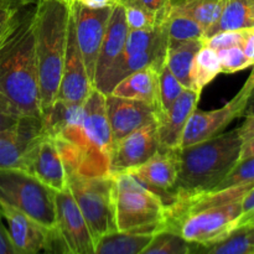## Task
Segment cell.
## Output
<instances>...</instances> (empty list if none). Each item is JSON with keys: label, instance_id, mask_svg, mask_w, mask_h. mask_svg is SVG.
I'll list each match as a JSON object with an SVG mask.
<instances>
[{"label": "cell", "instance_id": "18", "mask_svg": "<svg viewBox=\"0 0 254 254\" xmlns=\"http://www.w3.org/2000/svg\"><path fill=\"white\" fill-rule=\"evenodd\" d=\"M201 93L185 88L165 114L156 123L159 151H176L181 149L186 126L200 102Z\"/></svg>", "mask_w": 254, "mask_h": 254}, {"label": "cell", "instance_id": "38", "mask_svg": "<svg viewBox=\"0 0 254 254\" xmlns=\"http://www.w3.org/2000/svg\"><path fill=\"white\" fill-rule=\"evenodd\" d=\"M241 203H242V216L238 226L254 225V186L246 193Z\"/></svg>", "mask_w": 254, "mask_h": 254}, {"label": "cell", "instance_id": "10", "mask_svg": "<svg viewBox=\"0 0 254 254\" xmlns=\"http://www.w3.org/2000/svg\"><path fill=\"white\" fill-rule=\"evenodd\" d=\"M66 1L68 2L69 14L73 21L77 42L86 64L87 73L93 84L99 49L106 34L113 6L103 7V9H89L71 0Z\"/></svg>", "mask_w": 254, "mask_h": 254}, {"label": "cell", "instance_id": "34", "mask_svg": "<svg viewBox=\"0 0 254 254\" xmlns=\"http://www.w3.org/2000/svg\"><path fill=\"white\" fill-rule=\"evenodd\" d=\"M245 30H228V31H220L211 35L210 37L203 40V45L215 51H221L231 47H242Z\"/></svg>", "mask_w": 254, "mask_h": 254}, {"label": "cell", "instance_id": "13", "mask_svg": "<svg viewBox=\"0 0 254 254\" xmlns=\"http://www.w3.org/2000/svg\"><path fill=\"white\" fill-rule=\"evenodd\" d=\"M56 227L67 254H93L94 241L68 189L56 192Z\"/></svg>", "mask_w": 254, "mask_h": 254}, {"label": "cell", "instance_id": "24", "mask_svg": "<svg viewBox=\"0 0 254 254\" xmlns=\"http://www.w3.org/2000/svg\"><path fill=\"white\" fill-rule=\"evenodd\" d=\"M169 10L186 15L195 20L205 30H208L217 22L222 10V0H170Z\"/></svg>", "mask_w": 254, "mask_h": 254}, {"label": "cell", "instance_id": "15", "mask_svg": "<svg viewBox=\"0 0 254 254\" xmlns=\"http://www.w3.org/2000/svg\"><path fill=\"white\" fill-rule=\"evenodd\" d=\"M92 88L93 84L87 73L86 64L77 42L73 21L69 14L66 54H64V68H62L61 83L56 99L71 102V103H84Z\"/></svg>", "mask_w": 254, "mask_h": 254}, {"label": "cell", "instance_id": "45", "mask_svg": "<svg viewBox=\"0 0 254 254\" xmlns=\"http://www.w3.org/2000/svg\"><path fill=\"white\" fill-rule=\"evenodd\" d=\"M198 251H200V246H198V247H197V248H196V250H195V251H193V252H192V254H198Z\"/></svg>", "mask_w": 254, "mask_h": 254}, {"label": "cell", "instance_id": "12", "mask_svg": "<svg viewBox=\"0 0 254 254\" xmlns=\"http://www.w3.org/2000/svg\"><path fill=\"white\" fill-rule=\"evenodd\" d=\"M159 151L156 123L138 129L113 143L109 156V174H126L150 160Z\"/></svg>", "mask_w": 254, "mask_h": 254}, {"label": "cell", "instance_id": "17", "mask_svg": "<svg viewBox=\"0 0 254 254\" xmlns=\"http://www.w3.org/2000/svg\"><path fill=\"white\" fill-rule=\"evenodd\" d=\"M22 170L32 174L56 192L67 189V173L54 138L44 133L27 154Z\"/></svg>", "mask_w": 254, "mask_h": 254}, {"label": "cell", "instance_id": "6", "mask_svg": "<svg viewBox=\"0 0 254 254\" xmlns=\"http://www.w3.org/2000/svg\"><path fill=\"white\" fill-rule=\"evenodd\" d=\"M0 201L45 227L56 228V191L22 169H0Z\"/></svg>", "mask_w": 254, "mask_h": 254}, {"label": "cell", "instance_id": "36", "mask_svg": "<svg viewBox=\"0 0 254 254\" xmlns=\"http://www.w3.org/2000/svg\"><path fill=\"white\" fill-rule=\"evenodd\" d=\"M21 9H12V7H0V44L6 37L11 27L16 22Z\"/></svg>", "mask_w": 254, "mask_h": 254}, {"label": "cell", "instance_id": "23", "mask_svg": "<svg viewBox=\"0 0 254 254\" xmlns=\"http://www.w3.org/2000/svg\"><path fill=\"white\" fill-rule=\"evenodd\" d=\"M202 46L203 40H189L168 46L165 64L185 88L191 89V67L196 54Z\"/></svg>", "mask_w": 254, "mask_h": 254}, {"label": "cell", "instance_id": "42", "mask_svg": "<svg viewBox=\"0 0 254 254\" xmlns=\"http://www.w3.org/2000/svg\"><path fill=\"white\" fill-rule=\"evenodd\" d=\"M17 121H19V118H15V117L5 114L4 112L0 111V131L14 128V127L16 126Z\"/></svg>", "mask_w": 254, "mask_h": 254}, {"label": "cell", "instance_id": "33", "mask_svg": "<svg viewBox=\"0 0 254 254\" xmlns=\"http://www.w3.org/2000/svg\"><path fill=\"white\" fill-rule=\"evenodd\" d=\"M221 62L222 73H236L243 71L250 67H253L254 64L246 56L242 47H231L217 51Z\"/></svg>", "mask_w": 254, "mask_h": 254}, {"label": "cell", "instance_id": "44", "mask_svg": "<svg viewBox=\"0 0 254 254\" xmlns=\"http://www.w3.org/2000/svg\"><path fill=\"white\" fill-rule=\"evenodd\" d=\"M245 116H254V89L250 97V101H248L247 111H246Z\"/></svg>", "mask_w": 254, "mask_h": 254}, {"label": "cell", "instance_id": "40", "mask_svg": "<svg viewBox=\"0 0 254 254\" xmlns=\"http://www.w3.org/2000/svg\"><path fill=\"white\" fill-rule=\"evenodd\" d=\"M242 50L246 56L254 64V27L245 30V37L242 42Z\"/></svg>", "mask_w": 254, "mask_h": 254}, {"label": "cell", "instance_id": "20", "mask_svg": "<svg viewBox=\"0 0 254 254\" xmlns=\"http://www.w3.org/2000/svg\"><path fill=\"white\" fill-rule=\"evenodd\" d=\"M109 94L148 102L159 108V69L146 67L133 72L119 81Z\"/></svg>", "mask_w": 254, "mask_h": 254}, {"label": "cell", "instance_id": "3", "mask_svg": "<svg viewBox=\"0 0 254 254\" xmlns=\"http://www.w3.org/2000/svg\"><path fill=\"white\" fill-rule=\"evenodd\" d=\"M32 17L42 117L59 94L68 36V2L37 0Z\"/></svg>", "mask_w": 254, "mask_h": 254}, {"label": "cell", "instance_id": "19", "mask_svg": "<svg viewBox=\"0 0 254 254\" xmlns=\"http://www.w3.org/2000/svg\"><path fill=\"white\" fill-rule=\"evenodd\" d=\"M129 34V27L126 21L124 15V6L117 4L112 7L111 16H109L108 25H107L106 34L99 49L98 59L96 64V72H94V83L99 81L109 69V67L114 64L117 59L121 56L127 42V37Z\"/></svg>", "mask_w": 254, "mask_h": 254}, {"label": "cell", "instance_id": "21", "mask_svg": "<svg viewBox=\"0 0 254 254\" xmlns=\"http://www.w3.org/2000/svg\"><path fill=\"white\" fill-rule=\"evenodd\" d=\"M44 131L55 136L68 129L82 126L83 122V103H71L56 99L45 113H42Z\"/></svg>", "mask_w": 254, "mask_h": 254}, {"label": "cell", "instance_id": "4", "mask_svg": "<svg viewBox=\"0 0 254 254\" xmlns=\"http://www.w3.org/2000/svg\"><path fill=\"white\" fill-rule=\"evenodd\" d=\"M113 205L118 232L155 235L165 226L161 198L128 174L113 175Z\"/></svg>", "mask_w": 254, "mask_h": 254}, {"label": "cell", "instance_id": "32", "mask_svg": "<svg viewBox=\"0 0 254 254\" xmlns=\"http://www.w3.org/2000/svg\"><path fill=\"white\" fill-rule=\"evenodd\" d=\"M126 21L129 30H148L155 27L163 20L165 10L160 14H154L136 5H123Z\"/></svg>", "mask_w": 254, "mask_h": 254}, {"label": "cell", "instance_id": "25", "mask_svg": "<svg viewBox=\"0 0 254 254\" xmlns=\"http://www.w3.org/2000/svg\"><path fill=\"white\" fill-rule=\"evenodd\" d=\"M154 235L113 232L96 243L93 254H139Z\"/></svg>", "mask_w": 254, "mask_h": 254}, {"label": "cell", "instance_id": "7", "mask_svg": "<svg viewBox=\"0 0 254 254\" xmlns=\"http://www.w3.org/2000/svg\"><path fill=\"white\" fill-rule=\"evenodd\" d=\"M67 189L86 220L94 245L104 236L118 232L114 218L113 175H67Z\"/></svg>", "mask_w": 254, "mask_h": 254}, {"label": "cell", "instance_id": "43", "mask_svg": "<svg viewBox=\"0 0 254 254\" xmlns=\"http://www.w3.org/2000/svg\"><path fill=\"white\" fill-rule=\"evenodd\" d=\"M37 0H0V7H12V9H22L27 5L36 2Z\"/></svg>", "mask_w": 254, "mask_h": 254}, {"label": "cell", "instance_id": "22", "mask_svg": "<svg viewBox=\"0 0 254 254\" xmlns=\"http://www.w3.org/2000/svg\"><path fill=\"white\" fill-rule=\"evenodd\" d=\"M251 27H254V0H222L220 17L208 30L205 39L216 32Z\"/></svg>", "mask_w": 254, "mask_h": 254}, {"label": "cell", "instance_id": "29", "mask_svg": "<svg viewBox=\"0 0 254 254\" xmlns=\"http://www.w3.org/2000/svg\"><path fill=\"white\" fill-rule=\"evenodd\" d=\"M198 246L191 245L171 231H159L139 254H192Z\"/></svg>", "mask_w": 254, "mask_h": 254}, {"label": "cell", "instance_id": "27", "mask_svg": "<svg viewBox=\"0 0 254 254\" xmlns=\"http://www.w3.org/2000/svg\"><path fill=\"white\" fill-rule=\"evenodd\" d=\"M222 73L217 51L203 45L193 59L190 72L191 89L202 93L203 88Z\"/></svg>", "mask_w": 254, "mask_h": 254}, {"label": "cell", "instance_id": "28", "mask_svg": "<svg viewBox=\"0 0 254 254\" xmlns=\"http://www.w3.org/2000/svg\"><path fill=\"white\" fill-rule=\"evenodd\" d=\"M165 27L168 32L169 45L189 41V40H203L205 30L198 22L186 15L171 11L166 6Z\"/></svg>", "mask_w": 254, "mask_h": 254}, {"label": "cell", "instance_id": "1", "mask_svg": "<svg viewBox=\"0 0 254 254\" xmlns=\"http://www.w3.org/2000/svg\"><path fill=\"white\" fill-rule=\"evenodd\" d=\"M0 111L15 118H41L32 11H20L0 44Z\"/></svg>", "mask_w": 254, "mask_h": 254}, {"label": "cell", "instance_id": "16", "mask_svg": "<svg viewBox=\"0 0 254 254\" xmlns=\"http://www.w3.org/2000/svg\"><path fill=\"white\" fill-rule=\"evenodd\" d=\"M44 133L39 117H21L14 128L0 131V169L24 168L27 154Z\"/></svg>", "mask_w": 254, "mask_h": 254}, {"label": "cell", "instance_id": "2", "mask_svg": "<svg viewBox=\"0 0 254 254\" xmlns=\"http://www.w3.org/2000/svg\"><path fill=\"white\" fill-rule=\"evenodd\" d=\"M241 149L238 128L181 148L174 203L213 190L240 161Z\"/></svg>", "mask_w": 254, "mask_h": 254}, {"label": "cell", "instance_id": "8", "mask_svg": "<svg viewBox=\"0 0 254 254\" xmlns=\"http://www.w3.org/2000/svg\"><path fill=\"white\" fill-rule=\"evenodd\" d=\"M82 135L87 156L84 176L109 175L113 136L107 117L106 94L94 87L83 103Z\"/></svg>", "mask_w": 254, "mask_h": 254}, {"label": "cell", "instance_id": "9", "mask_svg": "<svg viewBox=\"0 0 254 254\" xmlns=\"http://www.w3.org/2000/svg\"><path fill=\"white\" fill-rule=\"evenodd\" d=\"M253 89L254 66L252 67V71L245 84L225 106L218 109H213V111H201L198 108L193 111L190 117V121L186 126L181 148L218 135L233 121L245 116Z\"/></svg>", "mask_w": 254, "mask_h": 254}, {"label": "cell", "instance_id": "35", "mask_svg": "<svg viewBox=\"0 0 254 254\" xmlns=\"http://www.w3.org/2000/svg\"><path fill=\"white\" fill-rule=\"evenodd\" d=\"M238 129L242 138L240 158V160H242L254 155V116H246V121Z\"/></svg>", "mask_w": 254, "mask_h": 254}, {"label": "cell", "instance_id": "26", "mask_svg": "<svg viewBox=\"0 0 254 254\" xmlns=\"http://www.w3.org/2000/svg\"><path fill=\"white\" fill-rule=\"evenodd\" d=\"M198 254H254V225L238 226L218 242L200 247Z\"/></svg>", "mask_w": 254, "mask_h": 254}, {"label": "cell", "instance_id": "5", "mask_svg": "<svg viewBox=\"0 0 254 254\" xmlns=\"http://www.w3.org/2000/svg\"><path fill=\"white\" fill-rule=\"evenodd\" d=\"M241 202L242 200L169 216L163 230L176 233L191 245L207 247L237 228L242 216Z\"/></svg>", "mask_w": 254, "mask_h": 254}, {"label": "cell", "instance_id": "41", "mask_svg": "<svg viewBox=\"0 0 254 254\" xmlns=\"http://www.w3.org/2000/svg\"><path fill=\"white\" fill-rule=\"evenodd\" d=\"M78 2L89 9H103V7H112L117 5V0H71Z\"/></svg>", "mask_w": 254, "mask_h": 254}, {"label": "cell", "instance_id": "37", "mask_svg": "<svg viewBox=\"0 0 254 254\" xmlns=\"http://www.w3.org/2000/svg\"><path fill=\"white\" fill-rule=\"evenodd\" d=\"M170 0H117V4L121 5H136L144 7L154 14H160L166 9Z\"/></svg>", "mask_w": 254, "mask_h": 254}, {"label": "cell", "instance_id": "30", "mask_svg": "<svg viewBox=\"0 0 254 254\" xmlns=\"http://www.w3.org/2000/svg\"><path fill=\"white\" fill-rule=\"evenodd\" d=\"M184 89H185V87L171 73L168 66L164 64L159 71V111H160V117L170 109L174 102L181 96Z\"/></svg>", "mask_w": 254, "mask_h": 254}, {"label": "cell", "instance_id": "14", "mask_svg": "<svg viewBox=\"0 0 254 254\" xmlns=\"http://www.w3.org/2000/svg\"><path fill=\"white\" fill-rule=\"evenodd\" d=\"M106 111L113 143L138 129L158 123L160 111L154 104L106 94Z\"/></svg>", "mask_w": 254, "mask_h": 254}, {"label": "cell", "instance_id": "31", "mask_svg": "<svg viewBox=\"0 0 254 254\" xmlns=\"http://www.w3.org/2000/svg\"><path fill=\"white\" fill-rule=\"evenodd\" d=\"M251 183H254V155L238 161L226 178L211 191L225 190Z\"/></svg>", "mask_w": 254, "mask_h": 254}, {"label": "cell", "instance_id": "11", "mask_svg": "<svg viewBox=\"0 0 254 254\" xmlns=\"http://www.w3.org/2000/svg\"><path fill=\"white\" fill-rule=\"evenodd\" d=\"M179 150L158 151L150 160L129 171V176L161 198L166 210L175 202L179 175Z\"/></svg>", "mask_w": 254, "mask_h": 254}, {"label": "cell", "instance_id": "39", "mask_svg": "<svg viewBox=\"0 0 254 254\" xmlns=\"http://www.w3.org/2000/svg\"><path fill=\"white\" fill-rule=\"evenodd\" d=\"M0 254H16L10 241L6 226L2 223L1 217H0Z\"/></svg>", "mask_w": 254, "mask_h": 254}]
</instances>
